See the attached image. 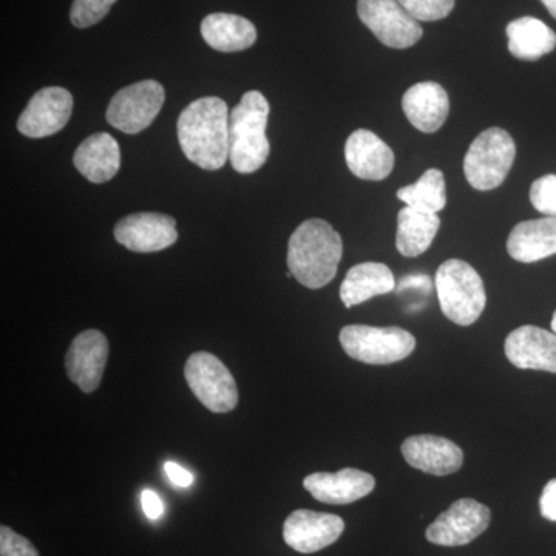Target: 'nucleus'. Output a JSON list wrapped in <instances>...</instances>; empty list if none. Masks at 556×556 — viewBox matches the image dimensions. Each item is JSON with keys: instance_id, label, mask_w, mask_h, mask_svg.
<instances>
[{"instance_id": "f257e3e1", "label": "nucleus", "mask_w": 556, "mask_h": 556, "mask_svg": "<svg viewBox=\"0 0 556 556\" xmlns=\"http://www.w3.org/2000/svg\"><path fill=\"white\" fill-rule=\"evenodd\" d=\"M178 141L186 159L204 170H218L229 160V110L217 97L200 98L178 118Z\"/></svg>"}, {"instance_id": "f03ea898", "label": "nucleus", "mask_w": 556, "mask_h": 556, "mask_svg": "<svg viewBox=\"0 0 556 556\" xmlns=\"http://www.w3.org/2000/svg\"><path fill=\"white\" fill-rule=\"evenodd\" d=\"M342 255L340 233L325 219H306L289 239V273L303 287L320 289L338 276Z\"/></svg>"}, {"instance_id": "7ed1b4c3", "label": "nucleus", "mask_w": 556, "mask_h": 556, "mask_svg": "<svg viewBox=\"0 0 556 556\" xmlns=\"http://www.w3.org/2000/svg\"><path fill=\"white\" fill-rule=\"evenodd\" d=\"M269 102L257 90L243 94L229 115V160L240 174H252L268 160Z\"/></svg>"}, {"instance_id": "20e7f679", "label": "nucleus", "mask_w": 556, "mask_h": 556, "mask_svg": "<svg viewBox=\"0 0 556 556\" xmlns=\"http://www.w3.org/2000/svg\"><path fill=\"white\" fill-rule=\"evenodd\" d=\"M437 291L442 313L459 327H470L484 313V281L464 260L450 258L439 266Z\"/></svg>"}, {"instance_id": "39448f33", "label": "nucleus", "mask_w": 556, "mask_h": 556, "mask_svg": "<svg viewBox=\"0 0 556 556\" xmlns=\"http://www.w3.org/2000/svg\"><path fill=\"white\" fill-rule=\"evenodd\" d=\"M517 146L507 130L490 127L471 142L464 159L468 185L477 190L500 188L515 163Z\"/></svg>"}, {"instance_id": "423d86ee", "label": "nucleus", "mask_w": 556, "mask_h": 556, "mask_svg": "<svg viewBox=\"0 0 556 556\" xmlns=\"http://www.w3.org/2000/svg\"><path fill=\"white\" fill-rule=\"evenodd\" d=\"M351 358L368 365H390L404 361L415 351L416 339L407 329L348 325L339 334Z\"/></svg>"}, {"instance_id": "0eeeda50", "label": "nucleus", "mask_w": 556, "mask_h": 556, "mask_svg": "<svg viewBox=\"0 0 556 556\" xmlns=\"http://www.w3.org/2000/svg\"><path fill=\"white\" fill-rule=\"evenodd\" d=\"M186 382L212 413H229L239 404V388L229 368L214 354L199 351L186 362Z\"/></svg>"}, {"instance_id": "6e6552de", "label": "nucleus", "mask_w": 556, "mask_h": 556, "mask_svg": "<svg viewBox=\"0 0 556 556\" xmlns=\"http://www.w3.org/2000/svg\"><path fill=\"white\" fill-rule=\"evenodd\" d=\"M163 86L156 80H141L124 87L110 101L108 121L110 126L124 134L137 135L148 129L159 116L164 104Z\"/></svg>"}, {"instance_id": "1a4fd4ad", "label": "nucleus", "mask_w": 556, "mask_h": 556, "mask_svg": "<svg viewBox=\"0 0 556 556\" xmlns=\"http://www.w3.org/2000/svg\"><path fill=\"white\" fill-rule=\"evenodd\" d=\"M357 14L365 27L390 49H409L422 38L419 22L397 0H358Z\"/></svg>"}, {"instance_id": "9d476101", "label": "nucleus", "mask_w": 556, "mask_h": 556, "mask_svg": "<svg viewBox=\"0 0 556 556\" xmlns=\"http://www.w3.org/2000/svg\"><path fill=\"white\" fill-rule=\"evenodd\" d=\"M490 508L470 497L457 500L428 527L426 536L431 544L444 547L466 546L490 526Z\"/></svg>"}, {"instance_id": "9b49d317", "label": "nucleus", "mask_w": 556, "mask_h": 556, "mask_svg": "<svg viewBox=\"0 0 556 556\" xmlns=\"http://www.w3.org/2000/svg\"><path fill=\"white\" fill-rule=\"evenodd\" d=\"M115 239L131 252H159L178 240L177 222L159 212H139L116 223Z\"/></svg>"}, {"instance_id": "f8f14e48", "label": "nucleus", "mask_w": 556, "mask_h": 556, "mask_svg": "<svg viewBox=\"0 0 556 556\" xmlns=\"http://www.w3.org/2000/svg\"><path fill=\"white\" fill-rule=\"evenodd\" d=\"M73 112V97L62 87L39 90L17 121V129L28 138H46L67 126Z\"/></svg>"}, {"instance_id": "ddd939ff", "label": "nucleus", "mask_w": 556, "mask_h": 556, "mask_svg": "<svg viewBox=\"0 0 556 556\" xmlns=\"http://www.w3.org/2000/svg\"><path fill=\"white\" fill-rule=\"evenodd\" d=\"M109 358V340L98 329H87L73 339L65 369L73 383L90 394L101 386Z\"/></svg>"}, {"instance_id": "4468645a", "label": "nucleus", "mask_w": 556, "mask_h": 556, "mask_svg": "<svg viewBox=\"0 0 556 556\" xmlns=\"http://www.w3.org/2000/svg\"><path fill=\"white\" fill-rule=\"evenodd\" d=\"M343 530L345 522L338 515L300 508L292 511L285 521L283 540L300 554H314L334 544L342 536Z\"/></svg>"}, {"instance_id": "2eb2a0df", "label": "nucleus", "mask_w": 556, "mask_h": 556, "mask_svg": "<svg viewBox=\"0 0 556 556\" xmlns=\"http://www.w3.org/2000/svg\"><path fill=\"white\" fill-rule=\"evenodd\" d=\"M401 450L409 466L434 477L456 473L464 464L463 450L450 439L437 434L409 437Z\"/></svg>"}, {"instance_id": "dca6fc26", "label": "nucleus", "mask_w": 556, "mask_h": 556, "mask_svg": "<svg viewBox=\"0 0 556 556\" xmlns=\"http://www.w3.org/2000/svg\"><path fill=\"white\" fill-rule=\"evenodd\" d=\"M504 351L508 362L519 369L556 372L555 332L525 325L507 336Z\"/></svg>"}, {"instance_id": "f3484780", "label": "nucleus", "mask_w": 556, "mask_h": 556, "mask_svg": "<svg viewBox=\"0 0 556 556\" xmlns=\"http://www.w3.org/2000/svg\"><path fill=\"white\" fill-rule=\"evenodd\" d=\"M303 486L320 503L345 506L368 496L375 490L376 479L367 471L343 468L338 473L318 471L309 475L303 481Z\"/></svg>"}, {"instance_id": "a211bd4d", "label": "nucleus", "mask_w": 556, "mask_h": 556, "mask_svg": "<svg viewBox=\"0 0 556 556\" xmlns=\"http://www.w3.org/2000/svg\"><path fill=\"white\" fill-rule=\"evenodd\" d=\"M348 169L357 178L382 181L393 172L394 153L383 139L372 131H353L345 144Z\"/></svg>"}, {"instance_id": "6ab92c4d", "label": "nucleus", "mask_w": 556, "mask_h": 556, "mask_svg": "<svg viewBox=\"0 0 556 556\" xmlns=\"http://www.w3.org/2000/svg\"><path fill=\"white\" fill-rule=\"evenodd\" d=\"M402 109L413 127L424 134H434L448 118L450 98L441 84L428 80L405 91Z\"/></svg>"}, {"instance_id": "aec40b11", "label": "nucleus", "mask_w": 556, "mask_h": 556, "mask_svg": "<svg viewBox=\"0 0 556 556\" xmlns=\"http://www.w3.org/2000/svg\"><path fill=\"white\" fill-rule=\"evenodd\" d=\"M507 252L521 263H535L556 254V218L527 219L511 229Z\"/></svg>"}, {"instance_id": "412c9836", "label": "nucleus", "mask_w": 556, "mask_h": 556, "mask_svg": "<svg viewBox=\"0 0 556 556\" xmlns=\"http://www.w3.org/2000/svg\"><path fill=\"white\" fill-rule=\"evenodd\" d=\"M76 169L94 185L110 181L121 167L118 141L109 134H94L76 149Z\"/></svg>"}, {"instance_id": "4be33fe9", "label": "nucleus", "mask_w": 556, "mask_h": 556, "mask_svg": "<svg viewBox=\"0 0 556 556\" xmlns=\"http://www.w3.org/2000/svg\"><path fill=\"white\" fill-rule=\"evenodd\" d=\"M396 288L393 273L383 263H358L346 273L340 287V300L346 308L361 305L378 295L388 294Z\"/></svg>"}, {"instance_id": "5701e85b", "label": "nucleus", "mask_w": 556, "mask_h": 556, "mask_svg": "<svg viewBox=\"0 0 556 556\" xmlns=\"http://www.w3.org/2000/svg\"><path fill=\"white\" fill-rule=\"evenodd\" d=\"M201 35L208 47L223 53L247 50L257 40V30L251 21L229 13H214L204 17Z\"/></svg>"}, {"instance_id": "b1692460", "label": "nucleus", "mask_w": 556, "mask_h": 556, "mask_svg": "<svg viewBox=\"0 0 556 556\" xmlns=\"http://www.w3.org/2000/svg\"><path fill=\"white\" fill-rule=\"evenodd\" d=\"M508 51L522 61H538L552 53L556 47V35L551 27L536 17H519L506 28Z\"/></svg>"}, {"instance_id": "393cba45", "label": "nucleus", "mask_w": 556, "mask_h": 556, "mask_svg": "<svg viewBox=\"0 0 556 556\" xmlns=\"http://www.w3.org/2000/svg\"><path fill=\"white\" fill-rule=\"evenodd\" d=\"M441 218L405 206L397 215L396 248L404 257L415 258L428 251L433 243Z\"/></svg>"}, {"instance_id": "a878e982", "label": "nucleus", "mask_w": 556, "mask_h": 556, "mask_svg": "<svg viewBox=\"0 0 556 556\" xmlns=\"http://www.w3.org/2000/svg\"><path fill=\"white\" fill-rule=\"evenodd\" d=\"M397 199L415 211L439 214L447 204L444 174L439 169L424 172L416 182L397 190Z\"/></svg>"}, {"instance_id": "bb28decb", "label": "nucleus", "mask_w": 556, "mask_h": 556, "mask_svg": "<svg viewBox=\"0 0 556 556\" xmlns=\"http://www.w3.org/2000/svg\"><path fill=\"white\" fill-rule=\"evenodd\" d=\"M118 0H75L70 11V21L75 27L89 28L108 16Z\"/></svg>"}, {"instance_id": "cd10ccee", "label": "nucleus", "mask_w": 556, "mask_h": 556, "mask_svg": "<svg viewBox=\"0 0 556 556\" xmlns=\"http://www.w3.org/2000/svg\"><path fill=\"white\" fill-rule=\"evenodd\" d=\"M397 2L417 22L445 20L455 9V0H397Z\"/></svg>"}, {"instance_id": "c85d7f7f", "label": "nucleus", "mask_w": 556, "mask_h": 556, "mask_svg": "<svg viewBox=\"0 0 556 556\" xmlns=\"http://www.w3.org/2000/svg\"><path fill=\"white\" fill-rule=\"evenodd\" d=\"M530 203L546 217L556 218V175H544L533 181Z\"/></svg>"}, {"instance_id": "c756f323", "label": "nucleus", "mask_w": 556, "mask_h": 556, "mask_svg": "<svg viewBox=\"0 0 556 556\" xmlns=\"http://www.w3.org/2000/svg\"><path fill=\"white\" fill-rule=\"evenodd\" d=\"M0 556H39V552L27 538L10 527H0Z\"/></svg>"}, {"instance_id": "7c9ffc66", "label": "nucleus", "mask_w": 556, "mask_h": 556, "mask_svg": "<svg viewBox=\"0 0 556 556\" xmlns=\"http://www.w3.org/2000/svg\"><path fill=\"white\" fill-rule=\"evenodd\" d=\"M541 515L548 521L556 522V478L547 482L544 486L543 495L540 500Z\"/></svg>"}, {"instance_id": "2f4dec72", "label": "nucleus", "mask_w": 556, "mask_h": 556, "mask_svg": "<svg viewBox=\"0 0 556 556\" xmlns=\"http://www.w3.org/2000/svg\"><path fill=\"white\" fill-rule=\"evenodd\" d=\"M141 506L146 517L152 519V521H156V519L163 517V501H161V497L156 495L155 492H152V490H144V492L141 493Z\"/></svg>"}, {"instance_id": "473e14b6", "label": "nucleus", "mask_w": 556, "mask_h": 556, "mask_svg": "<svg viewBox=\"0 0 556 556\" xmlns=\"http://www.w3.org/2000/svg\"><path fill=\"white\" fill-rule=\"evenodd\" d=\"M164 471H166L167 478H169L170 481L174 482L175 485H178V486L192 485L193 475L190 473L189 470H186V468L178 466V464L166 463V466H164Z\"/></svg>"}, {"instance_id": "72a5a7b5", "label": "nucleus", "mask_w": 556, "mask_h": 556, "mask_svg": "<svg viewBox=\"0 0 556 556\" xmlns=\"http://www.w3.org/2000/svg\"><path fill=\"white\" fill-rule=\"evenodd\" d=\"M544 3V7L548 10V13L556 20V0H541Z\"/></svg>"}, {"instance_id": "f704fd0d", "label": "nucleus", "mask_w": 556, "mask_h": 556, "mask_svg": "<svg viewBox=\"0 0 556 556\" xmlns=\"http://www.w3.org/2000/svg\"><path fill=\"white\" fill-rule=\"evenodd\" d=\"M551 325H552V332H555V334H556V311H555L554 317H552Z\"/></svg>"}]
</instances>
